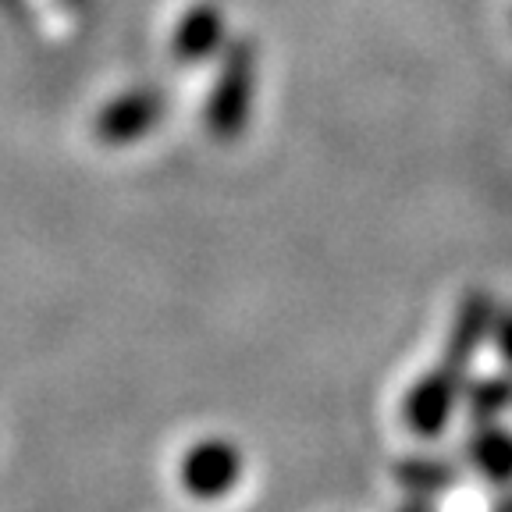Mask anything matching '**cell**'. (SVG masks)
Listing matches in <instances>:
<instances>
[{
  "instance_id": "ba28073f",
  "label": "cell",
  "mask_w": 512,
  "mask_h": 512,
  "mask_svg": "<svg viewBox=\"0 0 512 512\" xmlns=\"http://www.w3.org/2000/svg\"><path fill=\"white\" fill-rule=\"evenodd\" d=\"M395 477H399L402 488L416 491V495H438L456 484V473L452 466L441 463V459H406V463L395 466Z\"/></svg>"
},
{
  "instance_id": "8fae6325",
  "label": "cell",
  "mask_w": 512,
  "mask_h": 512,
  "mask_svg": "<svg viewBox=\"0 0 512 512\" xmlns=\"http://www.w3.org/2000/svg\"><path fill=\"white\" fill-rule=\"evenodd\" d=\"M399 512H431V509H427L424 502H409V505H402Z\"/></svg>"
},
{
  "instance_id": "52a82bcc",
  "label": "cell",
  "mask_w": 512,
  "mask_h": 512,
  "mask_svg": "<svg viewBox=\"0 0 512 512\" xmlns=\"http://www.w3.org/2000/svg\"><path fill=\"white\" fill-rule=\"evenodd\" d=\"M466 459L491 484H512V431L495 427L488 420L466 441Z\"/></svg>"
},
{
  "instance_id": "7a4b0ae2",
  "label": "cell",
  "mask_w": 512,
  "mask_h": 512,
  "mask_svg": "<svg viewBox=\"0 0 512 512\" xmlns=\"http://www.w3.org/2000/svg\"><path fill=\"white\" fill-rule=\"evenodd\" d=\"M168 111V96L164 89L143 82V86H132L125 93L111 96L93 118V136L100 139L111 150H125V146H136L139 139H146L153 128L164 121Z\"/></svg>"
},
{
  "instance_id": "3957f363",
  "label": "cell",
  "mask_w": 512,
  "mask_h": 512,
  "mask_svg": "<svg viewBox=\"0 0 512 512\" xmlns=\"http://www.w3.org/2000/svg\"><path fill=\"white\" fill-rule=\"evenodd\" d=\"M463 377L466 374L438 363L434 370L413 381V388L402 399V420L420 441L441 438L445 427L452 424V413H456L459 395H463Z\"/></svg>"
},
{
  "instance_id": "8992f818",
  "label": "cell",
  "mask_w": 512,
  "mask_h": 512,
  "mask_svg": "<svg viewBox=\"0 0 512 512\" xmlns=\"http://www.w3.org/2000/svg\"><path fill=\"white\" fill-rule=\"evenodd\" d=\"M224 11L210 0H196L175 25L171 50L182 64H200L224 47Z\"/></svg>"
},
{
  "instance_id": "9c48e42d",
  "label": "cell",
  "mask_w": 512,
  "mask_h": 512,
  "mask_svg": "<svg viewBox=\"0 0 512 512\" xmlns=\"http://www.w3.org/2000/svg\"><path fill=\"white\" fill-rule=\"evenodd\" d=\"M466 406H470V416L477 424H488L495 420L502 409L512 406V370L509 374H495V377H484L470 388L466 395Z\"/></svg>"
},
{
  "instance_id": "5b68a950",
  "label": "cell",
  "mask_w": 512,
  "mask_h": 512,
  "mask_svg": "<svg viewBox=\"0 0 512 512\" xmlns=\"http://www.w3.org/2000/svg\"><path fill=\"white\" fill-rule=\"evenodd\" d=\"M491 320H495V299H491L488 292H470V296H463L456 317H452L445 352H441L438 363H445L448 370L466 374L473 356H477V349L484 345V338L491 335Z\"/></svg>"
},
{
  "instance_id": "7c38bea8",
  "label": "cell",
  "mask_w": 512,
  "mask_h": 512,
  "mask_svg": "<svg viewBox=\"0 0 512 512\" xmlns=\"http://www.w3.org/2000/svg\"><path fill=\"white\" fill-rule=\"evenodd\" d=\"M64 4H72L75 11H86L89 8V0H64Z\"/></svg>"
},
{
  "instance_id": "277c9868",
  "label": "cell",
  "mask_w": 512,
  "mask_h": 512,
  "mask_svg": "<svg viewBox=\"0 0 512 512\" xmlns=\"http://www.w3.org/2000/svg\"><path fill=\"white\" fill-rule=\"evenodd\" d=\"M242 477V452L239 445L224 438H203L185 452L182 459V484L192 498L214 502L224 498Z\"/></svg>"
},
{
  "instance_id": "30bf717a",
  "label": "cell",
  "mask_w": 512,
  "mask_h": 512,
  "mask_svg": "<svg viewBox=\"0 0 512 512\" xmlns=\"http://www.w3.org/2000/svg\"><path fill=\"white\" fill-rule=\"evenodd\" d=\"M491 338H495V349H498V356H502V363L512 370V310H495Z\"/></svg>"
},
{
  "instance_id": "6da1fadb",
  "label": "cell",
  "mask_w": 512,
  "mask_h": 512,
  "mask_svg": "<svg viewBox=\"0 0 512 512\" xmlns=\"http://www.w3.org/2000/svg\"><path fill=\"white\" fill-rule=\"evenodd\" d=\"M256 79H260V61L249 40H232L224 47L221 72L214 79L207 100V128L221 143H232L246 132L249 114L256 100Z\"/></svg>"
},
{
  "instance_id": "4fadbf2b",
  "label": "cell",
  "mask_w": 512,
  "mask_h": 512,
  "mask_svg": "<svg viewBox=\"0 0 512 512\" xmlns=\"http://www.w3.org/2000/svg\"><path fill=\"white\" fill-rule=\"evenodd\" d=\"M498 512H512V498H505V502L498 505Z\"/></svg>"
}]
</instances>
